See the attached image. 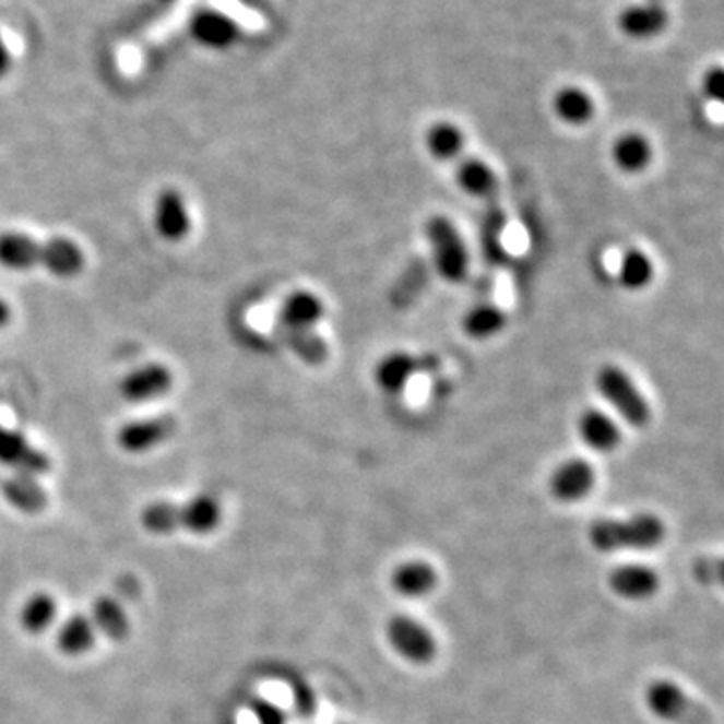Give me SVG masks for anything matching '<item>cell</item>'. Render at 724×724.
Returning <instances> with one entry per match:
<instances>
[{
    "label": "cell",
    "mask_w": 724,
    "mask_h": 724,
    "mask_svg": "<svg viewBox=\"0 0 724 724\" xmlns=\"http://www.w3.org/2000/svg\"><path fill=\"white\" fill-rule=\"evenodd\" d=\"M666 527L654 513H636L628 520H597L587 530V539L597 551L612 554L624 549L644 551L658 546Z\"/></svg>",
    "instance_id": "cell-1"
},
{
    "label": "cell",
    "mask_w": 724,
    "mask_h": 724,
    "mask_svg": "<svg viewBox=\"0 0 724 724\" xmlns=\"http://www.w3.org/2000/svg\"><path fill=\"white\" fill-rule=\"evenodd\" d=\"M427 240L431 246L432 264L447 282H463L470 274V252L455 224L446 216L427 222Z\"/></svg>",
    "instance_id": "cell-2"
},
{
    "label": "cell",
    "mask_w": 724,
    "mask_h": 724,
    "mask_svg": "<svg viewBox=\"0 0 724 724\" xmlns=\"http://www.w3.org/2000/svg\"><path fill=\"white\" fill-rule=\"evenodd\" d=\"M597 391L618 411L628 425L646 427L650 423L649 401L638 391L636 382L618 367H604L597 372Z\"/></svg>",
    "instance_id": "cell-3"
},
{
    "label": "cell",
    "mask_w": 724,
    "mask_h": 724,
    "mask_svg": "<svg viewBox=\"0 0 724 724\" xmlns=\"http://www.w3.org/2000/svg\"><path fill=\"white\" fill-rule=\"evenodd\" d=\"M178 431V420L171 415H157L147 419L129 420L117 431V446L128 455H145L166 446Z\"/></svg>",
    "instance_id": "cell-4"
},
{
    "label": "cell",
    "mask_w": 724,
    "mask_h": 724,
    "mask_svg": "<svg viewBox=\"0 0 724 724\" xmlns=\"http://www.w3.org/2000/svg\"><path fill=\"white\" fill-rule=\"evenodd\" d=\"M391 649L407 662L427 664L437 654V640L431 630L411 616H394L387 626Z\"/></svg>",
    "instance_id": "cell-5"
},
{
    "label": "cell",
    "mask_w": 724,
    "mask_h": 724,
    "mask_svg": "<svg viewBox=\"0 0 724 724\" xmlns=\"http://www.w3.org/2000/svg\"><path fill=\"white\" fill-rule=\"evenodd\" d=\"M188 33L191 40L205 51H229L241 38L240 25L229 14L216 9H202L191 14Z\"/></svg>",
    "instance_id": "cell-6"
},
{
    "label": "cell",
    "mask_w": 724,
    "mask_h": 724,
    "mask_svg": "<svg viewBox=\"0 0 724 724\" xmlns=\"http://www.w3.org/2000/svg\"><path fill=\"white\" fill-rule=\"evenodd\" d=\"M153 228L162 240L179 244L191 234V214L188 202L176 188H164L153 202Z\"/></svg>",
    "instance_id": "cell-7"
},
{
    "label": "cell",
    "mask_w": 724,
    "mask_h": 724,
    "mask_svg": "<svg viewBox=\"0 0 724 724\" xmlns=\"http://www.w3.org/2000/svg\"><path fill=\"white\" fill-rule=\"evenodd\" d=\"M174 372L164 363H147L135 369L119 381V394L128 403H147L153 399H162L174 389Z\"/></svg>",
    "instance_id": "cell-8"
},
{
    "label": "cell",
    "mask_w": 724,
    "mask_h": 724,
    "mask_svg": "<svg viewBox=\"0 0 724 724\" xmlns=\"http://www.w3.org/2000/svg\"><path fill=\"white\" fill-rule=\"evenodd\" d=\"M0 463L14 470L38 477L51 471V459L33 446L25 435L16 429H9L0 423Z\"/></svg>",
    "instance_id": "cell-9"
},
{
    "label": "cell",
    "mask_w": 724,
    "mask_h": 724,
    "mask_svg": "<svg viewBox=\"0 0 724 724\" xmlns=\"http://www.w3.org/2000/svg\"><path fill=\"white\" fill-rule=\"evenodd\" d=\"M668 11L661 0H640L624 7L618 13V28L624 37L632 40H649L658 37L668 26Z\"/></svg>",
    "instance_id": "cell-10"
},
{
    "label": "cell",
    "mask_w": 724,
    "mask_h": 724,
    "mask_svg": "<svg viewBox=\"0 0 724 724\" xmlns=\"http://www.w3.org/2000/svg\"><path fill=\"white\" fill-rule=\"evenodd\" d=\"M85 262H87V258H85L83 248L71 238L55 236V238L43 241L40 268L47 270L55 278H76L85 270Z\"/></svg>",
    "instance_id": "cell-11"
},
{
    "label": "cell",
    "mask_w": 724,
    "mask_h": 724,
    "mask_svg": "<svg viewBox=\"0 0 724 724\" xmlns=\"http://www.w3.org/2000/svg\"><path fill=\"white\" fill-rule=\"evenodd\" d=\"M596 483V473L592 465L584 459H570L561 463L556 473L551 475V494L558 497L559 501L573 503L584 499Z\"/></svg>",
    "instance_id": "cell-12"
},
{
    "label": "cell",
    "mask_w": 724,
    "mask_h": 724,
    "mask_svg": "<svg viewBox=\"0 0 724 724\" xmlns=\"http://www.w3.org/2000/svg\"><path fill=\"white\" fill-rule=\"evenodd\" d=\"M181 530L191 535H210L216 532L224 520V509L216 496L198 494L179 506Z\"/></svg>",
    "instance_id": "cell-13"
},
{
    "label": "cell",
    "mask_w": 724,
    "mask_h": 724,
    "mask_svg": "<svg viewBox=\"0 0 724 724\" xmlns=\"http://www.w3.org/2000/svg\"><path fill=\"white\" fill-rule=\"evenodd\" d=\"M43 241L31 238L23 232L0 234V266L13 272H26L40 268Z\"/></svg>",
    "instance_id": "cell-14"
},
{
    "label": "cell",
    "mask_w": 724,
    "mask_h": 724,
    "mask_svg": "<svg viewBox=\"0 0 724 724\" xmlns=\"http://www.w3.org/2000/svg\"><path fill=\"white\" fill-rule=\"evenodd\" d=\"M614 594L624 600H649L656 594L661 580L656 572L642 563H626L610 573Z\"/></svg>",
    "instance_id": "cell-15"
},
{
    "label": "cell",
    "mask_w": 724,
    "mask_h": 724,
    "mask_svg": "<svg viewBox=\"0 0 724 724\" xmlns=\"http://www.w3.org/2000/svg\"><path fill=\"white\" fill-rule=\"evenodd\" d=\"M97 642V630L91 622L90 616L85 614H73L69 616L55 634V646L69 658H76L87 654Z\"/></svg>",
    "instance_id": "cell-16"
},
{
    "label": "cell",
    "mask_w": 724,
    "mask_h": 724,
    "mask_svg": "<svg viewBox=\"0 0 724 724\" xmlns=\"http://www.w3.org/2000/svg\"><path fill=\"white\" fill-rule=\"evenodd\" d=\"M0 494L4 501L23 513H38L47 508V494L37 482V477L26 473H14L0 483Z\"/></svg>",
    "instance_id": "cell-17"
},
{
    "label": "cell",
    "mask_w": 724,
    "mask_h": 724,
    "mask_svg": "<svg viewBox=\"0 0 724 724\" xmlns=\"http://www.w3.org/2000/svg\"><path fill=\"white\" fill-rule=\"evenodd\" d=\"M324 317V305L317 294L296 290L284 298L280 306V324L286 329H314Z\"/></svg>",
    "instance_id": "cell-18"
},
{
    "label": "cell",
    "mask_w": 724,
    "mask_h": 724,
    "mask_svg": "<svg viewBox=\"0 0 724 724\" xmlns=\"http://www.w3.org/2000/svg\"><path fill=\"white\" fill-rule=\"evenodd\" d=\"M59 616V604L51 592H35L26 597L19 612V624L28 636H43L51 630Z\"/></svg>",
    "instance_id": "cell-19"
},
{
    "label": "cell",
    "mask_w": 724,
    "mask_h": 724,
    "mask_svg": "<svg viewBox=\"0 0 724 724\" xmlns=\"http://www.w3.org/2000/svg\"><path fill=\"white\" fill-rule=\"evenodd\" d=\"M91 622L97 634L109 640H126L129 634V616L119 600L114 596H99L91 606Z\"/></svg>",
    "instance_id": "cell-20"
},
{
    "label": "cell",
    "mask_w": 724,
    "mask_h": 724,
    "mask_svg": "<svg viewBox=\"0 0 724 724\" xmlns=\"http://www.w3.org/2000/svg\"><path fill=\"white\" fill-rule=\"evenodd\" d=\"M646 704L662 721H678L688 711L687 695L673 680H654L646 690Z\"/></svg>",
    "instance_id": "cell-21"
},
{
    "label": "cell",
    "mask_w": 724,
    "mask_h": 724,
    "mask_svg": "<svg viewBox=\"0 0 724 724\" xmlns=\"http://www.w3.org/2000/svg\"><path fill=\"white\" fill-rule=\"evenodd\" d=\"M394 592L405 597H423L432 592L437 585V572L432 570L427 561H405L393 572Z\"/></svg>",
    "instance_id": "cell-22"
},
{
    "label": "cell",
    "mask_w": 724,
    "mask_h": 724,
    "mask_svg": "<svg viewBox=\"0 0 724 724\" xmlns=\"http://www.w3.org/2000/svg\"><path fill=\"white\" fill-rule=\"evenodd\" d=\"M580 437L584 439L585 446L606 453L620 446L622 432L606 413L590 408L580 419Z\"/></svg>",
    "instance_id": "cell-23"
},
{
    "label": "cell",
    "mask_w": 724,
    "mask_h": 724,
    "mask_svg": "<svg viewBox=\"0 0 724 724\" xmlns=\"http://www.w3.org/2000/svg\"><path fill=\"white\" fill-rule=\"evenodd\" d=\"M554 111L568 126H585L594 117L596 105L587 91L568 85L554 95Z\"/></svg>",
    "instance_id": "cell-24"
},
{
    "label": "cell",
    "mask_w": 724,
    "mask_h": 724,
    "mask_svg": "<svg viewBox=\"0 0 724 724\" xmlns=\"http://www.w3.org/2000/svg\"><path fill=\"white\" fill-rule=\"evenodd\" d=\"M280 339L306 365H322L329 356V346L314 329H286L278 327Z\"/></svg>",
    "instance_id": "cell-25"
},
{
    "label": "cell",
    "mask_w": 724,
    "mask_h": 724,
    "mask_svg": "<svg viewBox=\"0 0 724 724\" xmlns=\"http://www.w3.org/2000/svg\"><path fill=\"white\" fill-rule=\"evenodd\" d=\"M614 162L626 174H638L646 169L652 159V145L642 133H624L620 140L614 143Z\"/></svg>",
    "instance_id": "cell-26"
},
{
    "label": "cell",
    "mask_w": 724,
    "mask_h": 724,
    "mask_svg": "<svg viewBox=\"0 0 724 724\" xmlns=\"http://www.w3.org/2000/svg\"><path fill=\"white\" fill-rule=\"evenodd\" d=\"M419 360L407 353H393L384 356L377 367V382L387 393H399L405 389L411 377L419 370Z\"/></svg>",
    "instance_id": "cell-27"
},
{
    "label": "cell",
    "mask_w": 724,
    "mask_h": 724,
    "mask_svg": "<svg viewBox=\"0 0 724 724\" xmlns=\"http://www.w3.org/2000/svg\"><path fill=\"white\" fill-rule=\"evenodd\" d=\"M140 523L147 534L162 535V537L178 534V530H181L179 503L166 499L152 501L141 509Z\"/></svg>",
    "instance_id": "cell-28"
},
{
    "label": "cell",
    "mask_w": 724,
    "mask_h": 724,
    "mask_svg": "<svg viewBox=\"0 0 724 724\" xmlns=\"http://www.w3.org/2000/svg\"><path fill=\"white\" fill-rule=\"evenodd\" d=\"M425 143L432 157H437L439 162H455L461 157L465 138L455 123L439 121L427 131Z\"/></svg>",
    "instance_id": "cell-29"
},
{
    "label": "cell",
    "mask_w": 724,
    "mask_h": 724,
    "mask_svg": "<svg viewBox=\"0 0 724 724\" xmlns=\"http://www.w3.org/2000/svg\"><path fill=\"white\" fill-rule=\"evenodd\" d=\"M506 327V314L499 306L491 302L473 306L470 312L463 318V329L473 336V339H491L497 332Z\"/></svg>",
    "instance_id": "cell-30"
},
{
    "label": "cell",
    "mask_w": 724,
    "mask_h": 724,
    "mask_svg": "<svg viewBox=\"0 0 724 724\" xmlns=\"http://www.w3.org/2000/svg\"><path fill=\"white\" fill-rule=\"evenodd\" d=\"M618 276L628 290H642L654 278V264L642 250H628L622 256Z\"/></svg>",
    "instance_id": "cell-31"
},
{
    "label": "cell",
    "mask_w": 724,
    "mask_h": 724,
    "mask_svg": "<svg viewBox=\"0 0 724 724\" xmlns=\"http://www.w3.org/2000/svg\"><path fill=\"white\" fill-rule=\"evenodd\" d=\"M427 284V266L423 262H413L411 266L401 274L393 290V302L399 308H407L411 302L417 300Z\"/></svg>",
    "instance_id": "cell-32"
},
{
    "label": "cell",
    "mask_w": 724,
    "mask_h": 724,
    "mask_svg": "<svg viewBox=\"0 0 724 724\" xmlns=\"http://www.w3.org/2000/svg\"><path fill=\"white\" fill-rule=\"evenodd\" d=\"M252 712H254L258 724H286V714L280 709L278 704L270 702L266 699H256L252 702Z\"/></svg>",
    "instance_id": "cell-33"
},
{
    "label": "cell",
    "mask_w": 724,
    "mask_h": 724,
    "mask_svg": "<svg viewBox=\"0 0 724 724\" xmlns=\"http://www.w3.org/2000/svg\"><path fill=\"white\" fill-rule=\"evenodd\" d=\"M702 93L711 102H723L724 73L721 67H712L702 76Z\"/></svg>",
    "instance_id": "cell-34"
},
{
    "label": "cell",
    "mask_w": 724,
    "mask_h": 724,
    "mask_svg": "<svg viewBox=\"0 0 724 724\" xmlns=\"http://www.w3.org/2000/svg\"><path fill=\"white\" fill-rule=\"evenodd\" d=\"M11 69H13V55L9 51L7 43L0 37V79L9 75Z\"/></svg>",
    "instance_id": "cell-35"
},
{
    "label": "cell",
    "mask_w": 724,
    "mask_h": 724,
    "mask_svg": "<svg viewBox=\"0 0 724 724\" xmlns=\"http://www.w3.org/2000/svg\"><path fill=\"white\" fill-rule=\"evenodd\" d=\"M11 320H13V308L0 296V331L7 329L11 324Z\"/></svg>",
    "instance_id": "cell-36"
}]
</instances>
